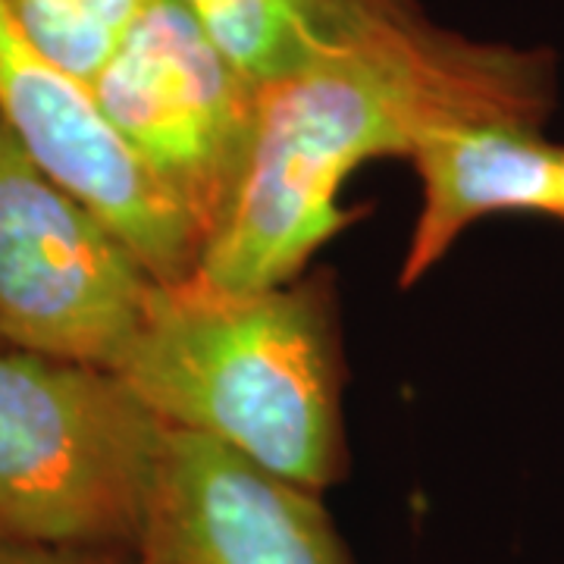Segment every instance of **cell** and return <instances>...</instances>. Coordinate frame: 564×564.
Segmentation results:
<instances>
[{"mask_svg":"<svg viewBox=\"0 0 564 564\" xmlns=\"http://www.w3.org/2000/svg\"><path fill=\"white\" fill-rule=\"evenodd\" d=\"M558 148L545 139L543 126L511 120L455 122L423 135L408 158L421 180L423 202L399 285H417L486 217H555Z\"/></svg>","mask_w":564,"mask_h":564,"instance_id":"ba28073f","label":"cell"},{"mask_svg":"<svg viewBox=\"0 0 564 564\" xmlns=\"http://www.w3.org/2000/svg\"><path fill=\"white\" fill-rule=\"evenodd\" d=\"M47 57L91 82L144 0H3Z\"/></svg>","mask_w":564,"mask_h":564,"instance_id":"30bf717a","label":"cell"},{"mask_svg":"<svg viewBox=\"0 0 564 564\" xmlns=\"http://www.w3.org/2000/svg\"><path fill=\"white\" fill-rule=\"evenodd\" d=\"M161 280L0 120V345L117 367Z\"/></svg>","mask_w":564,"mask_h":564,"instance_id":"5b68a950","label":"cell"},{"mask_svg":"<svg viewBox=\"0 0 564 564\" xmlns=\"http://www.w3.org/2000/svg\"><path fill=\"white\" fill-rule=\"evenodd\" d=\"M245 79L258 88L336 54L389 22L421 13L417 0H182Z\"/></svg>","mask_w":564,"mask_h":564,"instance_id":"9c48e42d","label":"cell"},{"mask_svg":"<svg viewBox=\"0 0 564 564\" xmlns=\"http://www.w3.org/2000/svg\"><path fill=\"white\" fill-rule=\"evenodd\" d=\"M88 85L129 151L207 242L248 163L258 85L182 0H144Z\"/></svg>","mask_w":564,"mask_h":564,"instance_id":"277c9868","label":"cell"},{"mask_svg":"<svg viewBox=\"0 0 564 564\" xmlns=\"http://www.w3.org/2000/svg\"><path fill=\"white\" fill-rule=\"evenodd\" d=\"M141 564H144V562H141Z\"/></svg>","mask_w":564,"mask_h":564,"instance_id":"4fadbf2b","label":"cell"},{"mask_svg":"<svg viewBox=\"0 0 564 564\" xmlns=\"http://www.w3.org/2000/svg\"><path fill=\"white\" fill-rule=\"evenodd\" d=\"M552 101L549 54L464 39L423 10L267 82L242 180L195 280L232 292L299 280L343 232L339 195L364 163L411 158L423 135L455 122L545 126Z\"/></svg>","mask_w":564,"mask_h":564,"instance_id":"6da1fadb","label":"cell"},{"mask_svg":"<svg viewBox=\"0 0 564 564\" xmlns=\"http://www.w3.org/2000/svg\"><path fill=\"white\" fill-rule=\"evenodd\" d=\"M0 564H141L129 549H91V545H41L0 540Z\"/></svg>","mask_w":564,"mask_h":564,"instance_id":"8fae6325","label":"cell"},{"mask_svg":"<svg viewBox=\"0 0 564 564\" xmlns=\"http://www.w3.org/2000/svg\"><path fill=\"white\" fill-rule=\"evenodd\" d=\"M113 370L170 430L314 492L343 477L339 351L314 282L251 292L195 276L161 282Z\"/></svg>","mask_w":564,"mask_h":564,"instance_id":"7a4b0ae2","label":"cell"},{"mask_svg":"<svg viewBox=\"0 0 564 564\" xmlns=\"http://www.w3.org/2000/svg\"><path fill=\"white\" fill-rule=\"evenodd\" d=\"M0 120L161 282L195 276L204 239L107 120L91 85L47 57L0 0Z\"/></svg>","mask_w":564,"mask_h":564,"instance_id":"8992f818","label":"cell"},{"mask_svg":"<svg viewBox=\"0 0 564 564\" xmlns=\"http://www.w3.org/2000/svg\"><path fill=\"white\" fill-rule=\"evenodd\" d=\"M144 564H355L321 492L198 433L170 430Z\"/></svg>","mask_w":564,"mask_h":564,"instance_id":"52a82bcc","label":"cell"},{"mask_svg":"<svg viewBox=\"0 0 564 564\" xmlns=\"http://www.w3.org/2000/svg\"><path fill=\"white\" fill-rule=\"evenodd\" d=\"M166 440L117 370L0 348V540L139 552Z\"/></svg>","mask_w":564,"mask_h":564,"instance_id":"3957f363","label":"cell"},{"mask_svg":"<svg viewBox=\"0 0 564 564\" xmlns=\"http://www.w3.org/2000/svg\"><path fill=\"white\" fill-rule=\"evenodd\" d=\"M555 220H564V144L558 148V210Z\"/></svg>","mask_w":564,"mask_h":564,"instance_id":"7c38bea8","label":"cell"}]
</instances>
